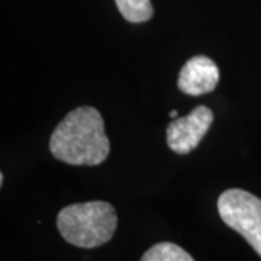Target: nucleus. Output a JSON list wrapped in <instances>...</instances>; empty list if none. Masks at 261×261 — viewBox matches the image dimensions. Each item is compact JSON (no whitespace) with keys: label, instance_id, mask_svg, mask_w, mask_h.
Listing matches in <instances>:
<instances>
[{"label":"nucleus","instance_id":"nucleus-1","mask_svg":"<svg viewBox=\"0 0 261 261\" xmlns=\"http://www.w3.org/2000/svg\"><path fill=\"white\" fill-rule=\"evenodd\" d=\"M49 151L57 160L71 166L103 163L109 155L111 141L105 134L102 115L92 106L71 111L53 132Z\"/></svg>","mask_w":261,"mask_h":261},{"label":"nucleus","instance_id":"nucleus-2","mask_svg":"<svg viewBox=\"0 0 261 261\" xmlns=\"http://www.w3.org/2000/svg\"><path fill=\"white\" fill-rule=\"evenodd\" d=\"M116 226L115 207L103 200L65 206L57 216V228L61 237L79 248H96L109 243Z\"/></svg>","mask_w":261,"mask_h":261},{"label":"nucleus","instance_id":"nucleus-3","mask_svg":"<svg viewBox=\"0 0 261 261\" xmlns=\"http://www.w3.org/2000/svg\"><path fill=\"white\" fill-rule=\"evenodd\" d=\"M218 212L261 257V199L241 189H229L219 196Z\"/></svg>","mask_w":261,"mask_h":261},{"label":"nucleus","instance_id":"nucleus-4","mask_svg":"<svg viewBox=\"0 0 261 261\" xmlns=\"http://www.w3.org/2000/svg\"><path fill=\"white\" fill-rule=\"evenodd\" d=\"M214 122V112L206 106H197L187 116L170 122L167 145L176 154H189L203 140Z\"/></svg>","mask_w":261,"mask_h":261},{"label":"nucleus","instance_id":"nucleus-5","mask_svg":"<svg viewBox=\"0 0 261 261\" xmlns=\"http://www.w3.org/2000/svg\"><path fill=\"white\" fill-rule=\"evenodd\" d=\"M219 82L218 65L206 56L192 57L178 74L180 92L189 96H202L214 92Z\"/></svg>","mask_w":261,"mask_h":261},{"label":"nucleus","instance_id":"nucleus-6","mask_svg":"<svg viewBox=\"0 0 261 261\" xmlns=\"http://www.w3.org/2000/svg\"><path fill=\"white\" fill-rule=\"evenodd\" d=\"M141 261H195V258L176 244L160 243L144 252Z\"/></svg>","mask_w":261,"mask_h":261},{"label":"nucleus","instance_id":"nucleus-7","mask_svg":"<svg viewBox=\"0 0 261 261\" xmlns=\"http://www.w3.org/2000/svg\"><path fill=\"white\" fill-rule=\"evenodd\" d=\"M121 15L132 23L145 22L152 16V5L149 0H115Z\"/></svg>","mask_w":261,"mask_h":261},{"label":"nucleus","instance_id":"nucleus-8","mask_svg":"<svg viewBox=\"0 0 261 261\" xmlns=\"http://www.w3.org/2000/svg\"><path fill=\"white\" fill-rule=\"evenodd\" d=\"M170 116H171L173 119H176V116H177V111H171V112H170Z\"/></svg>","mask_w":261,"mask_h":261},{"label":"nucleus","instance_id":"nucleus-9","mask_svg":"<svg viewBox=\"0 0 261 261\" xmlns=\"http://www.w3.org/2000/svg\"><path fill=\"white\" fill-rule=\"evenodd\" d=\"M3 181H5V176L3 173H0V185H3Z\"/></svg>","mask_w":261,"mask_h":261}]
</instances>
